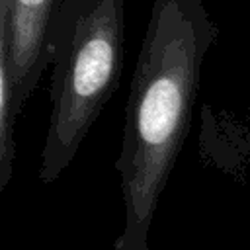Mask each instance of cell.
Here are the masks:
<instances>
[{"mask_svg":"<svg viewBox=\"0 0 250 250\" xmlns=\"http://www.w3.org/2000/svg\"><path fill=\"white\" fill-rule=\"evenodd\" d=\"M125 0H61L51 35V117L39 180L53 184L119 86Z\"/></svg>","mask_w":250,"mask_h":250,"instance_id":"cell-2","label":"cell"},{"mask_svg":"<svg viewBox=\"0 0 250 250\" xmlns=\"http://www.w3.org/2000/svg\"><path fill=\"white\" fill-rule=\"evenodd\" d=\"M16 88L10 76L6 53L0 49V191L6 189L14 176L16 162Z\"/></svg>","mask_w":250,"mask_h":250,"instance_id":"cell-4","label":"cell"},{"mask_svg":"<svg viewBox=\"0 0 250 250\" xmlns=\"http://www.w3.org/2000/svg\"><path fill=\"white\" fill-rule=\"evenodd\" d=\"M227 133H230V131H227ZM230 137L234 139V148H238V152L250 156V129H244L242 125H236L234 131L230 133Z\"/></svg>","mask_w":250,"mask_h":250,"instance_id":"cell-5","label":"cell"},{"mask_svg":"<svg viewBox=\"0 0 250 250\" xmlns=\"http://www.w3.org/2000/svg\"><path fill=\"white\" fill-rule=\"evenodd\" d=\"M219 39L205 0H152L115 160L123 229L113 250H148V232L189 133L203 62Z\"/></svg>","mask_w":250,"mask_h":250,"instance_id":"cell-1","label":"cell"},{"mask_svg":"<svg viewBox=\"0 0 250 250\" xmlns=\"http://www.w3.org/2000/svg\"><path fill=\"white\" fill-rule=\"evenodd\" d=\"M61 0H0V49L6 53L18 109L51 64V35Z\"/></svg>","mask_w":250,"mask_h":250,"instance_id":"cell-3","label":"cell"}]
</instances>
